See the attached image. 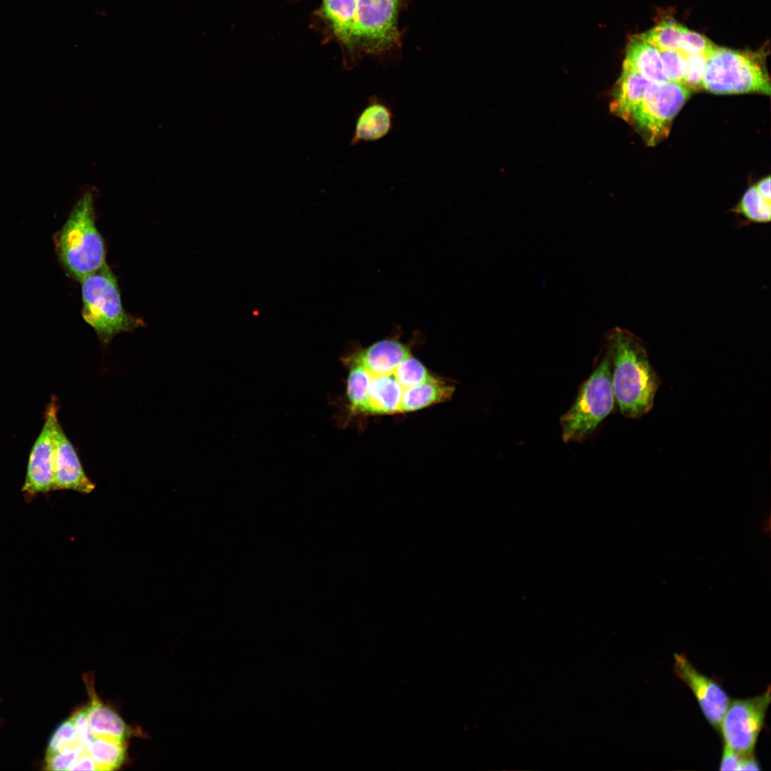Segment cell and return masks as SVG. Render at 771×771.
<instances>
[{
    "instance_id": "4316f807",
    "label": "cell",
    "mask_w": 771,
    "mask_h": 771,
    "mask_svg": "<svg viewBox=\"0 0 771 771\" xmlns=\"http://www.w3.org/2000/svg\"><path fill=\"white\" fill-rule=\"evenodd\" d=\"M755 187L758 192L767 200L771 201L770 177L767 176L760 181Z\"/></svg>"
},
{
    "instance_id": "2e32d148",
    "label": "cell",
    "mask_w": 771,
    "mask_h": 771,
    "mask_svg": "<svg viewBox=\"0 0 771 771\" xmlns=\"http://www.w3.org/2000/svg\"><path fill=\"white\" fill-rule=\"evenodd\" d=\"M623 65L651 82L667 81L662 71L660 50L638 35L629 40Z\"/></svg>"
},
{
    "instance_id": "9c48e42d",
    "label": "cell",
    "mask_w": 771,
    "mask_h": 771,
    "mask_svg": "<svg viewBox=\"0 0 771 771\" xmlns=\"http://www.w3.org/2000/svg\"><path fill=\"white\" fill-rule=\"evenodd\" d=\"M770 698L768 686L760 695L730 700L717 730L724 745L742 754L754 753Z\"/></svg>"
},
{
    "instance_id": "52a82bcc",
    "label": "cell",
    "mask_w": 771,
    "mask_h": 771,
    "mask_svg": "<svg viewBox=\"0 0 771 771\" xmlns=\"http://www.w3.org/2000/svg\"><path fill=\"white\" fill-rule=\"evenodd\" d=\"M760 55L715 46L707 56L703 88L715 94L770 95L768 74Z\"/></svg>"
},
{
    "instance_id": "ffe728a7",
    "label": "cell",
    "mask_w": 771,
    "mask_h": 771,
    "mask_svg": "<svg viewBox=\"0 0 771 771\" xmlns=\"http://www.w3.org/2000/svg\"><path fill=\"white\" fill-rule=\"evenodd\" d=\"M662 71L668 81L683 86L686 71L684 53L673 49L660 50Z\"/></svg>"
},
{
    "instance_id": "30bf717a",
    "label": "cell",
    "mask_w": 771,
    "mask_h": 771,
    "mask_svg": "<svg viewBox=\"0 0 771 771\" xmlns=\"http://www.w3.org/2000/svg\"><path fill=\"white\" fill-rule=\"evenodd\" d=\"M58 405L55 400L48 405L42 430L30 454L22 492L27 501L39 493L54 490V430Z\"/></svg>"
},
{
    "instance_id": "8992f818",
    "label": "cell",
    "mask_w": 771,
    "mask_h": 771,
    "mask_svg": "<svg viewBox=\"0 0 771 771\" xmlns=\"http://www.w3.org/2000/svg\"><path fill=\"white\" fill-rule=\"evenodd\" d=\"M614 403L612 361L607 348L603 360L580 386L573 405L560 418L564 442H580L590 435L612 412Z\"/></svg>"
},
{
    "instance_id": "8fae6325",
    "label": "cell",
    "mask_w": 771,
    "mask_h": 771,
    "mask_svg": "<svg viewBox=\"0 0 771 771\" xmlns=\"http://www.w3.org/2000/svg\"><path fill=\"white\" fill-rule=\"evenodd\" d=\"M673 671L690 689L705 719L717 731L731 700L719 680L699 672L684 653L674 654Z\"/></svg>"
},
{
    "instance_id": "ba28073f",
    "label": "cell",
    "mask_w": 771,
    "mask_h": 771,
    "mask_svg": "<svg viewBox=\"0 0 771 771\" xmlns=\"http://www.w3.org/2000/svg\"><path fill=\"white\" fill-rule=\"evenodd\" d=\"M690 91L668 81L650 82L630 124L637 128L647 145L657 144L668 136L672 120L689 98Z\"/></svg>"
},
{
    "instance_id": "7c38bea8",
    "label": "cell",
    "mask_w": 771,
    "mask_h": 771,
    "mask_svg": "<svg viewBox=\"0 0 771 771\" xmlns=\"http://www.w3.org/2000/svg\"><path fill=\"white\" fill-rule=\"evenodd\" d=\"M54 437V490H72L90 493L95 484L85 473L79 456L59 424L56 422Z\"/></svg>"
},
{
    "instance_id": "d6986e66",
    "label": "cell",
    "mask_w": 771,
    "mask_h": 771,
    "mask_svg": "<svg viewBox=\"0 0 771 771\" xmlns=\"http://www.w3.org/2000/svg\"><path fill=\"white\" fill-rule=\"evenodd\" d=\"M735 211L749 222L769 223L771 216V201L764 198L758 192L755 186H753L745 191L736 206Z\"/></svg>"
},
{
    "instance_id": "3957f363",
    "label": "cell",
    "mask_w": 771,
    "mask_h": 771,
    "mask_svg": "<svg viewBox=\"0 0 771 771\" xmlns=\"http://www.w3.org/2000/svg\"><path fill=\"white\" fill-rule=\"evenodd\" d=\"M612 361V383L620 412L638 418L652 408L660 381L644 345L627 331L615 328L607 338Z\"/></svg>"
},
{
    "instance_id": "e0dca14e",
    "label": "cell",
    "mask_w": 771,
    "mask_h": 771,
    "mask_svg": "<svg viewBox=\"0 0 771 771\" xmlns=\"http://www.w3.org/2000/svg\"><path fill=\"white\" fill-rule=\"evenodd\" d=\"M690 30L672 20H663L638 36L659 50L684 51Z\"/></svg>"
},
{
    "instance_id": "5bb4252c",
    "label": "cell",
    "mask_w": 771,
    "mask_h": 771,
    "mask_svg": "<svg viewBox=\"0 0 771 771\" xmlns=\"http://www.w3.org/2000/svg\"><path fill=\"white\" fill-rule=\"evenodd\" d=\"M393 121L390 107L377 96H371L357 116L350 144L382 139L392 130Z\"/></svg>"
},
{
    "instance_id": "cb8c5ba5",
    "label": "cell",
    "mask_w": 771,
    "mask_h": 771,
    "mask_svg": "<svg viewBox=\"0 0 771 771\" xmlns=\"http://www.w3.org/2000/svg\"><path fill=\"white\" fill-rule=\"evenodd\" d=\"M71 717L76 727L79 742L86 750L94 738L89 722L86 705L78 709Z\"/></svg>"
},
{
    "instance_id": "5b68a950",
    "label": "cell",
    "mask_w": 771,
    "mask_h": 771,
    "mask_svg": "<svg viewBox=\"0 0 771 771\" xmlns=\"http://www.w3.org/2000/svg\"><path fill=\"white\" fill-rule=\"evenodd\" d=\"M80 282L83 318L103 344L107 345L120 333L144 325L141 318L124 310L117 278L107 263Z\"/></svg>"
},
{
    "instance_id": "603a6c76",
    "label": "cell",
    "mask_w": 771,
    "mask_h": 771,
    "mask_svg": "<svg viewBox=\"0 0 771 771\" xmlns=\"http://www.w3.org/2000/svg\"><path fill=\"white\" fill-rule=\"evenodd\" d=\"M79 745L63 750L52 755L46 757V769L49 770H70V768L85 751Z\"/></svg>"
},
{
    "instance_id": "9a60e30c",
    "label": "cell",
    "mask_w": 771,
    "mask_h": 771,
    "mask_svg": "<svg viewBox=\"0 0 771 771\" xmlns=\"http://www.w3.org/2000/svg\"><path fill=\"white\" fill-rule=\"evenodd\" d=\"M650 82L623 65L622 74L613 92L610 111L630 124Z\"/></svg>"
},
{
    "instance_id": "7a4b0ae2",
    "label": "cell",
    "mask_w": 771,
    "mask_h": 771,
    "mask_svg": "<svg viewBox=\"0 0 771 771\" xmlns=\"http://www.w3.org/2000/svg\"><path fill=\"white\" fill-rule=\"evenodd\" d=\"M402 0H321L319 14L350 51L380 54L398 44Z\"/></svg>"
},
{
    "instance_id": "4fadbf2b",
    "label": "cell",
    "mask_w": 771,
    "mask_h": 771,
    "mask_svg": "<svg viewBox=\"0 0 771 771\" xmlns=\"http://www.w3.org/2000/svg\"><path fill=\"white\" fill-rule=\"evenodd\" d=\"M84 681L90 698L86 707L94 736L126 742L131 735V728L113 708L99 699L95 692L94 678L91 674L85 675Z\"/></svg>"
},
{
    "instance_id": "484cf974",
    "label": "cell",
    "mask_w": 771,
    "mask_h": 771,
    "mask_svg": "<svg viewBox=\"0 0 771 771\" xmlns=\"http://www.w3.org/2000/svg\"><path fill=\"white\" fill-rule=\"evenodd\" d=\"M70 770H97L91 756L85 750L76 760Z\"/></svg>"
},
{
    "instance_id": "7402d4cb",
    "label": "cell",
    "mask_w": 771,
    "mask_h": 771,
    "mask_svg": "<svg viewBox=\"0 0 771 771\" xmlns=\"http://www.w3.org/2000/svg\"><path fill=\"white\" fill-rule=\"evenodd\" d=\"M686 71L683 86L690 90L703 88L707 56L700 54H685Z\"/></svg>"
},
{
    "instance_id": "ac0fdd59",
    "label": "cell",
    "mask_w": 771,
    "mask_h": 771,
    "mask_svg": "<svg viewBox=\"0 0 771 771\" xmlns=\"http://www.w3.org/2000/svg\"><path fill=\"white\" fill-rule=\"evenodd\" d=\"M86 751L96 764L97 770H117L126 761V742L94 737Z\"/></svg>"
},
{
    "instance_id": "277c9868",
    "label": "cell",
    "mask_w": 771,
    "mask_h": 771,
    "mask_svg": "<svg viewBox=\"0 0 771 771\" xmlns=\"http://www.w3.org/2000/svg\"><path fill=\"white\" fill-rule=\"evenodd\" d=\"M93 193H85L59 231L56 246L67 272L81 281L106 263L104 238L96 226Z\"/></svg>"
},
{
    "instance_id": "d4e9b609",
    "label": "cell",
    "mask_w": 771,
    "mask_h": 771,
    "mask_svg": "<svg viewBox=\"0 0 771 771\" xmlns=\"http://www.w3.org/2000/svg\"><path fill=\"white\" fill-rule=\"evenodd\" d=\"M747 755L750 754H742L724 745L719 769L722 771L740 770L742 764Z\"/></svg>"
},
{
    "instance_id": "44dd1931",
    "label": "cell",
    "mask_w": 771,
    "mask_h": 771,
    "mask_svg": "<svg viewBox=\"0 0 771 771\" xmlns=\"http://www.w3.org/2000/svg\"><path fill=\"white\" fill-rule=\"evenodd\" d=\"M79 745L81 744L78 732L71 717L59 725L56 729L49 740L46 756L52 755L64 749Z\"/></svg>"
},
{
    "instance_id": "6da1fadb",
    "label": "cell",
    "mask_w": 771,
    "mask_h": 771,
    "mask_svg": "<svg viewBox=\"0 0 771 771\" xmlns=\"http://www.w3.org/2000/svg\"><path fill=\"white\" fill-rule=\"evenodd\" d=\"M341 361L348 369L346 393L338 422L361 415L414 412L450 400V381L437 376L398 338L354 348Z\"/></svg>"
}]
</instances>
